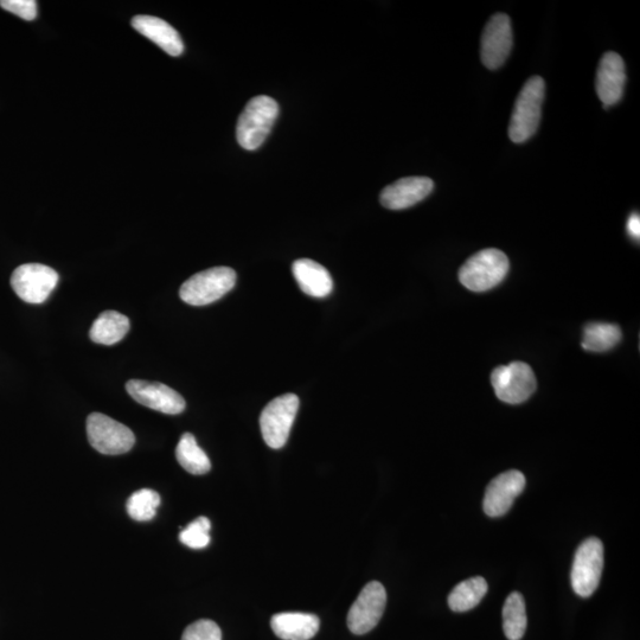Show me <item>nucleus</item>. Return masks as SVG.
<instances>
[{
	"instance_id": "4468645a",
	"label": "nucleus",
	"mask_w": 640,
	"mask_h": 640,
	"mask_svg": "<svg viewBox=\"0 0 640 640\" xmlns=\"http://www.w3.org/2000/svg\"><path fill=\"white\" fill-rule=\"evenodd\" d=\"M434 182L427 177H407L388 185L381 192L380 201L384 208L402 210L415 206L431 194Z\"/></svg>"
},
{
	"instance_id": "f257e3e1",
	"label": "nucleus",
	"mask_w": 640,
	"mask_h": 640,
	"mask_svg": "<svg viewBox=\"0 0 640 640\" xmlns=\"http://www.w3.org/2000/svg\"><path fill=\"white\" fill-rule=\"evenodd\" d=\"M279 115V105L270 96H256L248 102L236 126V138L248 151H254L265 143Z\"/></svg>"
},
{
	"instance_id": "ddd939ff",
	"label": "nucleus",
	"mask_w": 640,
	"mask_h": 640,
	"mask_svg": "<svg viewBox=\"0 0 640 640\" xmlns=\"http://www.w3.org/2000/svg\"><path fill=\"white\" fill-rule=\"evenodd\" d=\"M526 488V477L517 470H510L491 480L486 488L483 508L490 517H501L511 509L515 499Z\"/></svg>"
},
{
	"instance_id": "f03ea898",
	"label": "nucleus",
	"mask_w": 640,
	"mask_h": 640,
	"mask_svg": "<svg viewBox=\"0 0 640 640\" xmlns=\"http://www.w3.org/2000/svg\"><path fill=\"white\" fill-rule=\"evenodd\" d=\"M544 92H546V85L540 76H534L523 86L511 115L509 126L511 142L516 144L527 142L536 133L541 121Z\"/></svg>"
},
{
	"instance_id": "f3484780",
	"label": "nucleus",
	"mask_w": 640,
	"mask_h": 640,
	"mask_svg": "<svg viewBox=\"0 0 640 640\" xmlns=\"http://www.w3.org/2000/svg\"><path fill=\"white\" fill-rule=\"evenodd\" d=\"M292 272L297 283L307 296L313 298L328 297L334 288V281L326 268L310 259L294 261Z\"/></svg>"
},
{
	"instance_id": "9b49d317",
	"label": "nucleus",
	"mask_w": 640,
	"mask_h": 640,
	"mask_svg": "<svg viewBox=\"0 0 640 640\" xmlns=\"http://www.w3.org/2000/svg\"><path fill=\"white\" fill-rule=\"evenodd\" d=\"M514 36L508 15L496 14L490 18L483 31L480 57L484 66L496 70L507 62L511 53Z\"/></svg>"
},
{
	"instance_id": "b1692460",
	"label": "nucleus",
	"mask_w": 640,
	"mask_h": 640,
	"mask_svg": "<svg viewBox=\"0 0 640 640\" xmlns=\"http://www.w3.org/2000/svg\"><path fill=\"white\" fill-rule=\"evenodd\" d=\"M160 504V496L156 491L143 489L128 498L127 512L134 521H151L157 514Z\"/></svg>"
},
{
	"instance_id": "20e7f679",
	"label": "nucleus",
	"mask_w": 640,
	"mask_h": 640,
	"mask_svg": "<svg viewBox=\"0 0 640 640\" xmlns=\"http://www.w3.org/2000/svg\"><path fill=\"white\" fill-rule=\"evenodd\" d=\"M236 273L229 267H214L192 275L179 290V297L192 306H204L217 302L233 290Z\"/></svg>"
},
{
	"instance_id": "412c9836",
	"label": "nucleus",
	"mask_w": 640,
	"mask_h": 640,
	"mask_svg": "<svg viewBox=\"0 0 640 640\" xmlns=\"http://www.w3.org/2000/svg\"><path fill=\"white\" fill-rule=\"evenodd\" d=\"M176 458L191 475H206L211 469L207 453L198 446L191 433H184L176 448Z\"/></svg>"
},
{
	"instance_id": "7ed1b4c3",
	"label": "nucleus",
	"mask_w": 640,
	"mask_h": 640,
	"mask_svg": "<svg viewBox=\"0 0 640 640\" xmlns=\"http://www.w3.org/2000/svg\"><path fill=\"white\" fill-rule=\"evenodd\" d=\"M508 256L499 249H484L469 260L459 270V280L473 292H485L501 284L509 272Z\"/></svg>"
},
{
	"instance_id": "9d476101",
	"label": "nucleus",
	"mask_w": 640,
	"mask_h": 640,
	"mask_svg": "<svg viewBox=\"0 0 640 640\" xmlns=\"http://www.w3.org/2000/svg\"><path fill=\"white\" fill-rule=\"evenodd\" d=\"M387 605V592L379 581L363 588L348 613V627L354 635H366L380 623Z\"/></svg>"
},
{
	"instance_id": "aec40b11",
	"label": "nucleus",
	"mask_w": 640,
	"mask_h": 640,
	"mask_svg": "<svg viewBox=\"0 0 640 640\" xmlns=\"http://www.w3.org/2000/svg\"><path fill=\"white\" fill-rule=\"evenodd\" d=\"M488 582L482 576L467 579L453 588L448 605L454 612H467L475 608L488 593Z\"/></svg>"
},
{
	"instance_id": "0eeeda50",
	"label": "nucleus",
	"mask_w": 640,
	"mask_h": 640,
	"mask_svg": "<svg viewBox=\"0 0 640 640\" xmlns=\"http://www.w3.org/2000/svg\"><path fill=\"white\" fill-rule=\"evenodd\" d=\"M604 568V544L597 537L581 543L576 550L572 568V586L581 598H590L597 591Z\"/></svg>"
},
{
	"instance_id": "f8f14e48",
	"label": "nucleus",
	"mask_w": 640,
	"mask_h": 640,
	"mask_svg": "<svg viewBox=\"0 0 640 640\" xmlns=\"http://www.w3.org/2000/svg\"><path fill=\"white\" fill-rule=\"evenodd\" d=\"M126 390L140 405L163 414H181L187 406L181 394L163 383L131 380L126 383Z\"/></svg>"
},
{
	"instance_id": "cd10ccee",
	"label": "nucleus",
	"mask_w": 640,
	"mask_h": 640,
	"mask_svg": "<svg viewBox=\"0 0 640 640\" xmlns=\"http://www.w3.org/2000/svg\"><path fill=\"white\" fill-rule=\"evenodd\" d=\"M627 233H629L632 238L639 239L640 236V217L638 214H633L630 216L629 221H627Z\"/></svg>"
},
{
	"instance_id": "39448f33",
	"label": "nucleus",
	"mask_w": 640,
	"mask_h": 640,
	"mask_svg": "<svg viewBox=\"0 0 640 640\" xmlns=\"http://www.w3.org/2000/svg\"><path fill=\"white\" fill-rule=\"evenodd\" d=\"M298 409L296 394L280 395L268 403L260 416L262 438L268 446L279 450L286 445Z\"/></svg>"
},
{
	"instance_id": "dca6fc26",
	"label": "nucleus",
	"mask_w": 640,
	"mask_h": 640,
	"mask_svg": "<svg viewBox=\"0 0 640 640\" xmlns=\"http://www.w3.org/2000/svg\"><path fill=\"white\" fill-rule=\"evenodd\" d=\"M132 27L139 34L149 38L170 56L182 55L184 43L178 31L168 22L153 16H136L132 19Z\"/></svg>"
},
{
	"instance_id": "bb28decb",
	"label": "nucleus",
	"mask_w": 640,
	"mask_h": 640,
	"mask_svg": "<svg viewBox=\"0 0 640 640\" xmlns=\"http://www.w3.org/2000/svg\"><path fill=\"white\" fill-rule=\"evenodd\" d=\"M0 6L24 21H34L37 17V2L35 0H2Z\"/></svg>"
},
{
	"instance_id": "5701e85b",
	"label": "nucleus",
	"mask_w": 640,
	"mask_h": 640,
	"mask_svg": "<svg viewBox=\"0 0 640 640\" xmlns=\"http://www.w3.org/2000/svg\"><path fill=\"white\" fill-rule=\"evenodd\" d=\"M622 330L618 325L608 323H591L584 330L582 348L593 352L611 350L622 341Z\"/></svg>"
},
{
	"instance_id": "a878e982",
	"label": "nucleus",
	"mask_w": 640,
	"mask_h": 640,
	"mask_svg": "<svg viewBox=\"0 0 640 640\" xmlns=\"http://www.w3.org/2000/svg\"><path fill=\"white\" fill-rule=\"evenodd\" d=\"M182 640H222V632L213 620L201 619L185 629Z\"/></svg>"
},
{
	"instance_id": "6ab92c4d",
	"label": "nucleus",
	"mask_w": 640,
	"mask_h": 640,
	"mask_svg": "<svg viewBox=\"0 0 640 640\" xmlns=\"http://www.w3.org/2000/svg\"><path fill=\"white\" fill-rule=\"evenodd\" d=\"M130 331V319L117 311L101 313L89 331L94 343L114 345L123 339Z\"/></svg>"
},
{
	"instance_id": "4be33fe9",
	"label": "nucleus",
	"mask_w": 640,
	"mask_h": 640,
	"mask_svg": "<svg viewBox=\"0 0 640 640\" xmlns=\"http://www.w3.org/2000/svg\"><path fill=\"white\" fill-rule=\"evenodd\" d=\"M526 601L518 592L511 593L503 607V630L509 640H521L527 630Z\"/></svg>"
},
{
	"instance_id": "6e6552de",
	"label": "nucleus",
	"mask_w": 640,
	"mask_h": 640,
	"mask_svg": "<svg viewBox=\"0 0 640 640\" xmlns=\"http://www.w3.org/2000/svg\"><path fill=\"white\" fill-rule=\"evenodd\" d=\"M491 383L497 398L510 405L527 401L537 386L533 369L523 362L497 367L492 371Z\"/></svg>"
},
{
	"instance_id": "393cba45",
	"label": "nucleus",
	"mask_w": 640,
	"mask_h": 640,
	"mask_svg": "<svg viewBox=\"0 0 640 640\" xmlns=\"http://www.w3.org/2000/svg\"><path fill=\"white\" fill-rule=\"evenodd\" d=\"M211 523L207 517H198L181 531L179 540L192 549H203L210 543Z\"/></svg>"
},
{
	"instance_id": "a211bd4d",
	"label": "nucleus",
	"mask_w": 640,
	"mask_h": 640,
	"mask_svg": "<svg viewBox=\"0 0 640 640\" xmlns=\"http://www.w3.org/2000/svg\"><path fill=\"white\" fill-rule=\"evenodd\" d=\"M271 627L280 639L310 640L317 635L320 620L315 614L285 612L272 617Z\"/></svg>"
},
{
	"instance_id": "2eb2a0df",
	"label": "nucleus",
	"mask_w": 640,
	"mask_h": 640,
	"mask_svg": "<svg viewBox=\"0 0 640 640\" xmlns=\"http://www.w3.org/2000/svg\"><path fill=\"white\" fill-rule=\"evenodd\" d=\"M626 83L625 64L617 53L608 51L601 57L597 73V94L604 107L616 105L623 98Z\"/></svg>"
},
{
	"instance_id": "423d86ee",
	"label": "nucleus",
	"mask_w": 640,
	"mask_h": 640,
	"mask_svg": "<svg viewBox=\"0 0 640 640\" xmlns=\"http://www.w3.org/2000/svg\"><path fill=\"white\" fill-rule=\"evenodd\" d=\"M87 435L94 450L107 456L130 452L136 444V437L130 428L101 413L88 416Z\"/></svg>"
},
{
	"instance_id": "1a4fd4ad",
	"label": "nucleus",
	"mask_w": 640,
	"mask_h": 640,
	"mask_svg": "<svg viewBox=\"0 0 640 640\" xmlns=\"http://www.w3.org/2000/svg\"><path fill=\"white\" fill-rule=\"evenodd\" d=\"M59 283V274L53 268L41 264H25L16 268L11 286L25 303L42 304Z\"/></svg>"
}]
</instances>
